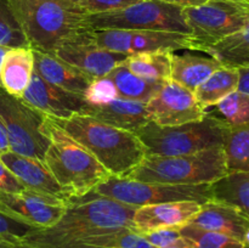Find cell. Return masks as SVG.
I'll return each instance as SVG.
<instances>
[{
    "instance_id": "cell-1",
    "label": "cell",
    "mask_w": 249,
    "mask_h": 248,
    "mask_svg": "<svg viewBox=\"0 0 249 248\" xmlns=\"http://www.w3.org/2000/svg\"><path fill=\"white\" fill-rule=\"evenodd\" d=\"M68 199L65 213L50 228L31 229L22 240L38 247H50L83 236L117 229L134 230L133 216L138 208L106 197Z\"/></svg>"
},
{
    "instance_id": "cell-24",
    "label": "cell",
    "mask_w": 249,
    "mask_h": 248,
    "mask_svg": "<svg viewBox=\"0 0 249 248\" xmlns=\"http://www.w3.org/2000/svg\"><path fill=\"white\" fill-rule=\"evenodd\" d=\"M212 199L241 209L249 218V172L228 173L211 184Z\"/></svg>"
},
{
    "instance_id": "cell-45",
    "label": "cell",
    "mask_w": 249,
    "mask_h": 248,
    "mask_svg": "<svg viewBox=\"0 0 249 248\" xmlns=\"http://www.w3.org/2000/svg\"><path fill=\"white\" fill-rule=\"evenodd\" d=\"M65 1H68V2H73V4H79L80 0H65Z\"/></svg>"
},
{
    "instance_id": "cell-39",
    "label": "cell",
    "mask_w": 249,
    "mask_h": 248,
    "mask_svg": "<svg viewBox=\"0 0 249 248\" xmlns=\"http://www.w3.org/2000/svg\"><path fill=\"white\" fill-rule=\"evenodd\" d=\"M0 248H41L36 246L31 245V243L24 242L22 238H16L12 241H2L0 242Z\"/></svg>"
},
{
    "instance_id": "cell-4",
    "label": "cell",
    "mask_w": 249,
    "mask_h": 248,
    "mask_svg": "<svg viewBox=\"0 0 249 248\" xmlns=\"http://www.w3.org/2000/svg\"><path fill=\"white\" fill-rule=\"evenodd\" d=\"M41 131L49 139L44 163L70 199L84 197L111 177L87 148L68 136L50 117L45 116Z\"/></svg>"
},
{
    "instance_id": "cell-14",
    "label": "cell",
    "mask_w": 249,
    "mask_h": 248,
    "mask_svg": "<svg viewBox=\"0 0 249 248\" xmlns=\"http://www.w3.org/2000/svg\"><path fill=\"white\" fill-rule=\"evenodd\" d=\"M90 31L66 41L53 55L78 68L91 79L106 77L114 68L123 65L129 55L101 49L92 40Z\"/></svg>"
},
{
    "instance_id": "cell-30",
    "label": "cell",
    "mask_w": 249,
    "mask_h": 248,
    "mask_svg": "<svg viewBox=\"0 0 249 248\" xmlns=\"http://www.w3.org/2000/svg\"><path fill=\"white\" fill-rule=\"evenodd\" d=\"M215 113H211L223 119L230 125H240L249 123V95L240 91H233L214 106Z\"/></svg>"
},
{
    "instance_id": "cell-38",
    "label": "cell",
    "mask_w": 249,
    "mask_h": 248,
    "mask_svg": "<svg viewBox=\"0 0 249 248\" xmlns=\"http://www.w3.org/2000/svg\"><path fill=\"white\" fill-rule=\"evenodd\" d=\"M238 84L237 91L249 95V66L237 68Z\"/></svg>"
},
{
    "instance_id": "cell-31",
    "label": "cell",
    "mask_w": 249,
    "mask_h": 248,
    "mask_svg": "<svg viewBox=\"0 0 249 248\" xmlns=\"http://www.w3.org/2000/svg\"><path fill=\"white\" fill-rule=\"evenodd\" d=\"M180 231L182 237L187 238L194 248H245L242 241L223 233L202 230L191 225L182 226Z\"/></svg>"
},
{
    "instance_id": "cell-27",
    "label": "cell",
    "mask_w": 249,
    "mask_h": 248,
    "mask_svg": "<svg viewBox=\"0 0 249 248\" xmlns=\"http://www.w3.org/2000/svg\"><path fill=\"white\" fill-rule=\"evenodd\" d=\"M223 147L228 173L249 172V123L240 125L228 124Z\"/></svg>"
},
{
    "instance_id": "cell-3",
    "label": "cell",
    "mask_w": 249,
    "mask_h": 248,
    "mask_svg": "<svg viewBox=\"0 0 249 248\" xmlns=\"http://www.w3.org/2000/svg\"><path fill=\"white\" fill-rule=\"evenodd\" d=\"M51 119L68 136L87 148L111 177H126L147 155L136 134L92 117L74 114L67 119Z\"/></svg>"
},
{
    "instance_id": "cell-37",
    "label": "cell",
    "mask_w": 249,
    "mask_h": 248,
    "mask_svg": "<svg viewBox=\"0 0 249 248\" xmlns=\"http://www.w3.org/2000/svg\"><path fill=\"white\" fill-rule=\"evenodd\" d=\"M0 190L6 192H15V194H19L26 190V187L1 162H0Z\"/></svg>"
},
{
    "instance_id": "cell-7",
    "label": "cell",
    "mask_w": 249,
    "mask_h": 248,
    "mask_svg": "<svg viewBox=\"0 0 249 248\" xmlns=\"http://www.w3.org/2000/svg\"><path fill=\"white\" fill-rule=\"evenodd\" d=\"M185 21L191 29L192 50L206 53L226 36L249 23L247 0H208L199 6L182 7Z\"/></svg>"
},
{
    "instance_id": "cell-2",
    "label": "cell",
    "mask_w": 249,
    "mask_h": 248,
    "mask_svg": "<svg viewBox=\"0 0 249 248\" xmlns=\"http://www.w3.org/2000/svg\"><path fill=\"white\" fill-rule=\"evenodd\" d=\"M32 50L53 55L66 41L90 31L88 14L65 0H6Z\"/></svg>"
},
{
    "instance_id": "cell-28",
    "label": "cell",
    "mask_w": 249,
    "mask_h": 248,
    "mask_svg": "<svg viewBox=\"0 0 249 248\" xmlns=\"http://www.w3.org/2000/svg\"><path fill=\"white\" fill-rule=\"evenodd\" d=\"M108 77L113 80L121 99L147 102L160 90L163 82H151L134 74L124 65L114 68Z\"/></svg>"
},
{
    "instance_id": "cell-11",
    "label": "cell",
    "mask_w": 249,
    "mask_h": 248,
    "mask_svg": "<svg viewBox=\"0 0 249 248\" xmlns=\"http://www.w3.org/2000/svg\"><path fill=\"white\" fill-rule=\"evenodd\" d=\"M90 34L101 49L125 55L192 50L191 35L189 34L133 29H91Z\"/></svg>"
},
{
    "instance_id": "cell-34",
    "label": "cell",
    "mask_w": 249,
    "mask_h": 248,
    "mask_svg": "<svg viewBox=\"0 0 249 248\" xmlns=\"http://www.w3.org/2000/svg\"><path fill=\"white\" fill-rule=\"evenodd\" d=\"M181 228H163L140 233L152 247L167 248L181 237Z\"/></svg>"
},
{
    "instance_id": "cell-26",
    "label": "cell",
    "mask_w": 249,
    "mask_h": 248,
    "mask_svg": "<svg viewBox=\"0 0 249 248\" xmlns=\"http://www.w3.org/2000/svg\"><path fill=\"white\" fill-rule=\"evenodd\" d=\"M206 53L215 58L223 67L249 66V23L241 31L211 46Z\"/></svg>"
},
{
    "instance_id": "cell-33",
    "label": "cell",
    "mask_w": 249,
    "mask_h": 248,
    "mask_svg": "<svg viewBox=\"0 0 249 248\" xmlns=\"http://www.w3.org/2000/svg\"><path fill=\"white\" fill-rule=\"evenodd\" d=\"M118 97L116 85L108 75L92 79L83 95L84 101L89 105H94V106L108 104Z\"/></svg>"
},
{
    "instance_id": "cell-25",
    "label": "cell",
    "mask_w": 249,
    "mask_h": 248,
    "mask_svg": "<svg viewBox=\"0 0 249 248\" xmlns=\"http://www.w3.org/2000/svg\"><path fill=\"white\" fill-rule=\"evenodd\" d=\"M238 73L237 68L220 67L212 73L194 91L198 104L207 109L214 107L224 97L237 90Z\"/></svg>"
},
{
    "instance_id": "cell-5",
    "label": "cell",
    "mask_w": 249,
    "mask_h": 248,
    "mask_svg": "<svg viewBox=\"0 0 249 248\" xmlns=\"http://www.w3.org/2000/svg\"><path fill=\"white\" fill-rule=\"evenodd\" d=\"M228 174L224 147L191 155L146 156L126 179L168 185L213 184Z\"/></svg>"
},
{
    "instance_id": "cell-16",
    "label": "cell",
    "mask_w": 249,
    "mask_h": 248,
    "mask_svg": "<svg viewBox=\"0 0 249 248\" xmlns=\"http://www.w3.org/2000/svg\"><path fill=\"white\" fill-rule=\"evenodd\" d=\"M0 162L29 191L50 195L65 201L70 199L43 160L7 151L0 155Z\"/></svg>"
},
{
    "instance_id": "cell-23",
    "label": "cell",
    "mask_w": 249,
    "mask_h": 248,
    "mask_svg": "<svg viewBox=\"0 0 249 248\" xmlns=\"http://www.w3.org/2000/svg\"><path fill=\"white\" fill-rule=\"evenodd\" d=\"M38 247V246H36ZM41 248H155L131 229H117L83 236Z\"/></svg>"
},
{
    "instance_id": "cell-12",
    "label": "cell",
    "mask_w": 249,
    "mask_h": 248,
    "mask_svg": "<svg viewBox=\"0 0 249 248\" xmlns=\"http://www.w3.org/2000/svg\"><path fill=\"white\" fill-rule=\"evenodd\" d=\"M68 201L24 190L15 194L0 190V213L31 229L50 228L60 220Z\"/></svg>"
},
{
    "instance_id": "cell-18",
    "label": "cell",
    "mask_w": 249,
    "mask_h": 248,
    "mask_svg": "<svg viewBox=\"0 0 249 248\" xmlns=\"http://www.w3.org/2000/svg\"><path fill=\"white\" fill-rule=\"evenodd\" d=\"M187 225L223 233L243 242L245 233L249 228V218L236 207L209 199L202 204L198 213Z\"/></svg>"
},
{
    "instance_id": "cell-17",
    "label": "cell",
    "mask_w": 249,
    "mask_h": 248,
    "mask_svg": "<svg viewBox=\"0 0 249 248\" xmlns=\"http://www.w3.org/2000/svg\"><path fill=\"white\" fill-rule=\"evenodd\" d=\"M201 206L197 202L179 201L139 207L133 216L134 230L143 233L163 228H182L198 213Z\"/></svg>"
},
{
    "instance_id": "cell-32",
    "label": "cell",
    "mask_w": 249,
    "mask_h": 248,
    "mask_svg": "<svg viewBox=\"0 0 249 248\" xmlns=\"http://www.w3.org/2000/svg\"><path fill=\"white\" fill-rule=\"evenodd\" d=\"M28 46L26 36L6 0H0V48ZM29 48V46H28Z\"/></svg>"
},
{
    "instance_id": "cell-15",
    "label": "cell",
    "mask_w": 249,
    "mask_h": 248,
    "mask_svg": "<svg viewBox=\"0 0 249 248\" xmlns=\"http://www.w3.org/2000/svg\"><path fill=\"white\" fill-rule=\"evenodd\" d=\"M21 99L34 109L55 119H67L79 114L87 104L80 95L44 80L34 68L31 82Z\"/></svg>"
},
{
    "instance_id": "cell-8",
    "label": "cell",
    "mask_w": 249,
    "mask_h": 248,
    "mask_svg": "<svg viewBox=\"0 0 249 248\" xmlns=\"http://www.w3.org/2000/svg\"><path fill=\"white\" fill-rule=\"evenodd\" d=\"M90 29H133L191 34L182 7L160 0H141L114 11L87 16Z\"/></svg>"
},
{
    "instance_id": "cell-35",
    "label": "cell",
    "mask_w": 249,
    "mask_h": 248,
    "mask_svg": "<svg viewBox=\"0 0 249 248\" xmlns=\"http://www.w3.org/2000/svg\"><path fill=\"white\" fill-rule=\"evenodd\" d=\"M141 0H80L78 5L88 15H91L123 9Z\"/></svg>"
},
{
    "instance_id": "cell-40",
    "label": "cell",
    "mask_w": 249,
    "mask_h": 248,
    "mask_svg": "<svg viewBox=\"0 0 249 248\" xmlns=\"http://www.w3.org/2000/svg\"><path fill=\"white\" fill-rule=\"evenodd\" d=\"M160 1L177 5V6H180V7H190V6H199V5L204 4V2H207L208 0H160Z\"/></svg>"
},
{
    "instance_id": "cell-21",
    "label": "cell",
    "mask_w": 249,
    "mask_h": 248,
    "mask_svg": "<svg viewBox=\"0 0 249 248\" xmlns=\"http://www.w3.org/2000/svg\"><path fill=\"white\" fill-rule=\"evenodd\" d=\"M34 68L33 51L28 46L10 48L0 63V84L6 92L21 99L31 82Z\"/></svg>"
},
{
    "instance_id": "cell-36",
    "label": "cell",
    "mask_w": 249,
    "mask_h": 248,
    "mask_svg": "<svg viewBox=\"0 0 249 248\" xmlns=\"http://www.w3.org/2000/svg\"><path fill=\"white\" fill-rule=\"evenodd\" d=\"M29 230L31 228L28 226L22 225L0 213V242L22 238Z\"/></svg>"
},
{
    "instance_id": "cell-9",
    "label": "cell",
    "mask_w": 249,
    "mask_h": 248,
    "mask_svg": "<svg viewBox=\"0 0 249 248\" xmlns=\"http://www.w3.org/2000/svg\"><path fill=\"white\" fill-rule=\"evenodd\" d=\"M88 195L106 197L136 208L179 201H192L203 204L212 199L211 184L168 185L116 177H109Z\"/></svg>"
},
{
    "instance_id": "cell-47",
    "label": "cell",
    "mask_w": 249,
    "mask_h": 248,
    "mask_svg": "<svg viewBox=\"0 0 249 248\" xmlns=\"http://www.w3.org/2000/svg\"><path fill=\"white\" fill-rule=\"evenodd\" d=\"M247 1H249V0H247Z\"/></svg>"
},
{
    "instance_id": "cell-42",
    "label": "cell",
    "mask_w": 249,
    "mask_h": 248,
    "mask_svg": "<svg viewBox=\"0 0 249 248\" xmlns=\"http://www.w3.org/2000/svg\"><path fill=\"white\" fill-rule=\"evenodd\" d=\"M167 248H194V246H192V243L190 242L187 238L182 237L181 236V237H180L177 242H174L173 245L168 246Z\"/></svg>"
},
{
    "instance_id": "cell-43",
    "label": "cell",
    "mask_w": 249,
    "mask_h": 248,
    "mask_svg": "<svg viewBox=\"0 0 249 248\" xmlns=\"http://www.w3.org/2000/svg\"><path fill=\"white\" fill-rule=\"evenodd\" d=\"M243 245H245V247H249V228L246 231L245 237H243Z\"/></svg>"
},
{
    "instance_id": "cell-22",
    "label": "cell",
    "mask_w": 249,
    "mask_h": 248,
    "mask_svg": "<svg viewBox=\"0 0 249 248\" xmlns=\"http://www.w3.org/2000/svg\"><path fill=\"white\" fill-rule=\"evenodd\" d=\"M220 67L223 66L213 57L170 53V79L192 92Z\"/></svg>"
},
{
    "instance_id": "cell-19",
    "label": "cell",
    "mask_w": 249,
    "mask_h": 248,
    "mask_svg": "<svg viewBox=\"0 0 249 248\" xmlns=\"http://www.w3.org/2000/svg\"><path fill=\"white\" fill-rule=\"evenodd\" d=\"M79 114L92 117L97 121L134 134L150 123V117L146 111V102L121 97L100 106L85 104Z\"/></svg>"
},
{
    "instance_id": "cell-6",
    "label": "cell",
    "mask_w": 249,
    "mask_h": 248,
    "mask_svg": "<svg viewBox=\"0 0 249 248\" xmlns=\"http://www.w3.org/2000/svg\"><path fill=\"white\" fill-rule=\"evenodd\" d=\"M226 125L207 111L199 121L177 126H158L150 122L135 134L145 146L146 156H181L223 147Z\"/></svg>"
},
{
    "instance_id": "cell-20",
    "label": "cell",
    "mask_w": 249,
    "mask_h": 248,
    "mask_svg": "<svg viewBox=\"0 0 249 248\" xmlns=\"http://www.w3.org/2000/svg\"><path fill=\"white\" fill-rule=\"evenodd\" d=\"M32 51L34 58V70L44 80L73 94L80 96L84 95L85 90L91 83V78L80 72L78 68L56 57L55 55L38 50Z\"/></svg>"
},
{
    "instance_id": "cell-41",
    "label": "cell",
    "mask_w": 249,
    "mask_h": 248,
    "mask_svg": "<svg viewBox=\"0 0 249 248\" xmlns=\"http://www.w3.org/2000/svg\"><path fill=\"white\" fill-rule=\"evenodd\" d=\"M7 151H10V146L9 140H7L6 129H5L1 118H0V155L4 152H7Z\"/></svg>"
},
{
    "instance_id": "cell-29",
    "label": "cell",
    "mask_w": 249,
    "mask_h": 248,
    "mask_svg": "<svg viewBox=\"0 0 249 248\" xmlns=\"http://www.w3.org/2000/svg\"><path fill=\"white\" fill-rule=\"evenodd\" d=\"M129 71L151 82L170 79V53H142L129 55L123 63Z\"/></svg>"
},
{
    "instance_id": "cell-44",
    "label": "cell",
    "mask_w": 249,
    "mask_h": 248,
    "mask_svg": "<svg viewBox=\"0 0 249 248\" xmlns=\"http://www.w3.org/2000/svg\"><path fill=\"white\" fill-rule=\"evenodd\" d=\"M7 49L5 48H0V63H1V60H2V56H4L5 51H6ZM0 88H1V84H0Z\"/></svg>"
},
{
    "instance_id": "cell-46",
    "label": "cell",
    "mask_w": 249,
    "mask_h": 248,
    "mask_svg": "<svg viewBox=\"0 0 249 248\" xmlns=\"http://www.w3.org/2000/svg\"><path fill=\"white\" fill-rule=\"evenodd\" d=\"M245 248H249V247H245Z\"/></svg>"
},
{
    "instance_id": "cell-10",
    "label": "cell",
    "mask_w": 249,
    "mask_h": 248,
    "mask_svg": "<svg viewBox=\"0 0 249 248\" xmlns=\"http://www.w3.org/2000/svg\"><path fill=\"white\" fill-rule=\"evenodd\" d=\"M0 118L6 129L10 151L43 160L49 139L41 131L45 114L0 88Z\"/></svg>"
},
{
    "instance_id": "cell-13",
    "label": "cell",
    "mask_w": 249,
    "mask_h": 248,
    "mask_svg": "<svg viewBox=\"0 0 249 248\" xmlns=\"http://www.w3.org/2000/svg\"><path fill=\"white\" fill-rule=\"evenodd\" d=\"M151 123L158 126H177L196 122L207 114L189 89L172 79L162 83L160 90L146 102Z\"/></svg>"
}]
</instances>
